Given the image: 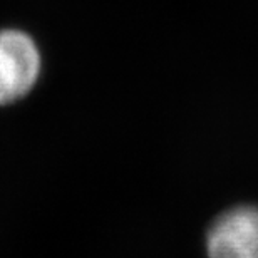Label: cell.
I'll use <instances>...</instances> for the list:
<instances>
[{"label":"cell","mask_w":258,"mask_h":258,"mask_svg":"<svg viewBox=\"0 0 258 258\" xmlns=\"http://www.w3.org/2000/svg\"><path fill=\"white\" fill-rule=\"evenodd\" d=\"M210 258H258V206L240 205L221 213L206 236Z\"/></svg>","instance_id":"7a4b0ae2"},{"label":"cell","mask_w":258,"mask_h":258,"mask_svg":"<svg viewBox=\"0 0 258 258\" xmlns=\"http://www.w3.org/2000/svg\"><path fill=\"white\" fill-rule=\"evenodd\" d=\"M39 71V50L27 34L20 30L0 32V104L27 94Z\"/></svg>","instance_id":"6da1fadb"}]
</instances>
